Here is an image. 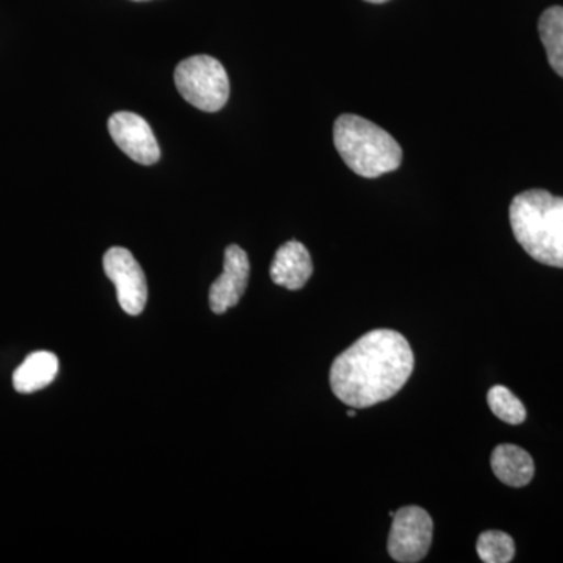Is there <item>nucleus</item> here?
<instances>
[{
	"label": "nucleus",
	"mask_w": 563,
	"mask_h": 563,
	"mask_svg": "<svg viewBox=\"0 0 563 563\" xmlns=\"http://www.w3.org/2000/svg\"><path fill=\"white\" fill-rule=\"evenodd\" d=\"M413 368V351L406 336L391 329H376L336 355L331 368L332 391L346 406L366 409L398 395Z\"/></svg>",
	"instance_id": "1"
},
{
	"label": "nucleus",
	"mask_w": 563,
	"mask_h": 563,
	"mask_svg": "<svg viewBox=\"0 0 563 563\" xmlns=\"http://www.w3.org/2000/svg\"><path fill=\"white\" fill-rule=\"evenodd\" d=\"M509 214L515 239L533 261L563 268V198L523 191L515 196Z\"/></svg>",
	"instance_id": "2"
},
{
	"label": "nucleus",
	"mask_w": 563,
	"mask_h": 563,
	"mask_svg": "<svg viewBox=\"0 0 563 563\" xmlns=\"http://www.w3.org/2000/svg\"><path fill=\"white\" fill-rule=\"evenodd\" d=\"M333 143L347 168L366 179L396 172L402 163L398 141L379 125L357 114H342L335 121Z\"/></svg>",
	"instance_id": "3"
},
{
	"label": "nucleus",
	"mask_w": 563,
	"mask_h": 563,
	"mask_svg": "<svg viewBox=\"0 0 563 563\" xmlns=\"http://www.w3.org/2000/svg\"><path fill=\"white\" fill-rule=\"evenodd\" d=\"M174 80L181 98L196 109L213 113L229 101L231 85L228 73L210 55H195L180 62L174 73Z\"/></svg>",
	"instance_id": "4"
},
{
	"label": "nucleus",
	"mask_w": 563,
	"mask_h": 563,
	"mask_svg": "<svg viewBox=\"0 0 563 563\" xmlns=\"http://www.w3.org/2000/svg\"><path fill=\"white\" fill-rule=\"evenodd\" d=\"M433 521L431 515L418 506L401 507L393 514L387 550L393 561L417 563L431 550Z\"/></svg>",
	"instance_id": "5"
},
{
	"label": "nucleus",
	"mask_w": 563,
	"mask_h": 563,
	"mask_svg": "<svg viewBox=\"0 0 563 563\" xmlns=\"http://www.w3.org/2000/svg\"><path fill=\"white\" fill-rule=\"evenodd\" d=\"M103 269L117 287L121 309L132 317L143 312L147 302L146 276L132 252L124 247H111L103 255Z\"/></svg>",
	"instance_id": "6"
},
{
	"label": "nucleus",
	"mask_w": 563,
	"mask_h": 563,
	"mask_svg": "<svg viewBox=\"0 0 563 563\" xmlns=\"http://www.w3.org/2000/svg\"><path fill=\"white\" fill-rule=\"evenodd\" d=\"M111 139L124 154L140 165H154L161 158V147L146 120L131 111H118L109 120Z\"/></svg>",
	"instance_id": "7"
},
{
	"label": "nucleus",
	"mask_w": 563,
	"mask_h": 563,
	"mask_svg": "<svg viewBox=\"0 0 563 563\" xmlns=\"http://www.w3.org/2000/svg\"><path fill=\"white\" fill-rule=\"evenodd\" d=\"M250 273L246 252L236 244H231L224 254V272L210 287V307L214 313L228 312L240 302L246 291Z\"/></svg>",
	"instance_id": "8"
},
{
	"label": "nucleus",
	"mask_w": 563,
	"mask_h": 563,
	"mask_svg": "<svg viewBox=\"0 0 563 563\" xmlns=\"http://www.w3.org/2000/svg\"><path fill=\"white\" fill-rule=\"evenodd\" d=\"M269 273L274 284L291 291L301 290L313 274L310 252L299 242L282 244L274 255Z\"/></svg>",
	"instance_id": "9"
},
{
	"label": "nucleus",
	"mask_w": 563,
	"mask_h": 563,
	"mask_svg": "<svg viewBox=\"0 0 563 563\" xmlns=\"http://www.w3.org/2000/svg\"><path fill=\"white\" fill-rule=\"evenodd\" d=\"M492 470L503 484L525 487L531 483L536 466L531 454L517 444H499L492 454Z\"/></svg>",
	"instance_id": "10"
},
{
	"label": "nucleus",
	"mask_w": 563,
	"mask_h": 563,
	"mask_svg": "<svg viewBox=\"0 0 563 563\" xmlns=\"http://www.w3.org/2000/svg\"><path fill=\"white\" fill-rule=\"evenodd\" d=\"M58 368L57 355L47 351L33 352L13 374L14 390L22 395L43 390L54 383Z\"/></svg>",
	"instance_id": "11"
},
{
	"label": "nucleus",
	"mask_w": 563,
	"mask_h": 563,
	"mask_svg": "<svg viewBox=\"0 0 563 563\" xmlns=\"http://www.w3.org/2000/svg\"><path fill=\"white\" fill-rule=\"evenodd\" d=\"M540 38L551 68L563 77V7H551L539 21Z\"/></svg>",
	"instance_id": "12"
},
{
	"label": "nucleus",
	"mask_w": 563,
	"mask_h": 563,
	"mask_svg": "<svg viewBox=\"0 0 563 563\" xmlns=\"http://www.w3.org/2000/svg\"><path fill=\"white\" fill-rule=\"evenodd\" d=\"M487 402L492 412L507 424H521L528 417L525 404L504 385H495L488 390Z\"/></svg>",
	"instance_id": "13"
},
{
	"label": "nucleus",
	"mask_w": 563,
	"mask_h": 563,
	"mask_svg": "<svg viewBox=\"0 0 563 563\" xmlns=\"http://www.w3.org/2000/svg\"><path fill=\"white\" fill-rule=\"evenodd\" d=\"M477 555L485 563H509L515 558V542L509 533L485 531L476 543Z\"/></svg>",
	"instance_id": "14"
},
{
	"label": "nucleus",
	"mask_w": 563,
	"mask_h": 563,
	"mask_svg": "<svg viewBox=\"0 0 563 563\" xmlns=\"http://www.w3.org/2000/svg\"><path fill=\"white\" fill-rule=\"evenodd\" d=\"M366 2H369V3H384V2H388V0H366Z\"/></svg>",
	"instance_id": "15"
},
{
	"label": "nucleus",
	"mask_w": 563,
	"mask_h": 563,
	"mask_svg": "<svg viewBox=\"0 0 563 563\" xmlns=\"http://www.w3.org/2000/svg\"><path fill=\"white\" fill-rule=\"evenodd\" d=\"M347 417H355V410H347Z\"/></svg>",
	"instance_id": "16"
},
{
	"label": "nucleus",
	"mask_w": 563,
	"mask_h": 563,
	"mask_svg": "<svg viewBox=\"0 0 563 563\" xmlns=\"http://www.w3.org/2000/svg\"><path fill=\"white\" fill-rule=\"evenodd\" d=\"M135 2H144V0H135Z\"/></svg>",
	"instance_id": "17"
}]
</instances>
